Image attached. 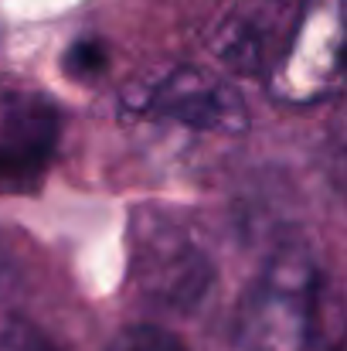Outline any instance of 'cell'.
<instances>
[{
	"label": "cell",
	"instance_id": "obj_1",
	"mask_svg": "<svg viewBox=\"0 0 347 351\" xmlns=\"http://www.w3.org/2000/svg\"><path fill=\"white\" fill-rule=\"evenodd\" d=\"M324 273L317 259L286 245L266 259L235 314L238 351H310L320 328Z\"/></svg>",
	"mask_w": 347,
	"mask_h": 351
},
{
	"label": "cell",
	"instance_id": "obj_2",
	"mask_svg": "<svg viewBox=\"0 0 347 351\" xmlns=\"http://www.w3.org/2000/svg\"><path fill=\"white\" fill-rule=\"evenodd\" d=\"M347 86V0H300L269 93L286 106H313Z\"/></svg>",
	"mask_w": 347,
	"mask_h": 351
},
{
	"label": "cell",
	"instance_id": "obj_3",
	"mask_svg": "<svg viewBox=\"0 0 347 351\" xmlns=\"http://www.w3.org/2000/svg\"><path fill=\"white\" fill-rule=\"evenodd\" d=\"M211 259L194 235L164 215H150L133 229V280L136 287L170 311H191L211 283Z\"/></svg>",
	"mask_w": 347,
	"mask_h": 351
},
{
	"label": "cell",
	"instance_id": "obj_4",
	"mask_svg": "<svg viewBox=\"0 0 347 351\" xmlns=\"http://www.w3.org/2000/svg\"><path fill=\"white\" fill-rule=\"evenodd\" d=\"M133 110L153 119H170L211 133H238L248 123L242 96L225 79L205 69H174L153 79L143 89V96L133 99Z\"/></svg>",
	"mask_w": 347,
	"mask_h": 351
},
{
	"label": "cell",
	"instance_id": "obj_5",
	"mask_svg": "<svg viewBox=\"0 0 347 351\" xmlns=\"http://www.w3.org/2000/svg\"><path fill=\"white\" fill-rule=\"evenodd\" d=\"M110 351H188L181 345V338H174L170 331L157 328V324H129L113 338Z\"/></svg>",
	"mask_w": 347,
	"mask_h": 351
},
{
	"label": "cell",
	"instance_id": "obj_6",
	"mask_svg": "<svg viewBox=\"0 0 347 351\" xmlns=\"http://www.w3.org/2000/svg\"><path fill=\"white\" fill-rule=\"evenodd\" d=\"M0 351H62L48 335H41L34 324L7 317L0 321Z\"/></svg>",
	"mask_w": 347,
	"mask_h": 351
},
{
	"label": "cell",
	"instance_id": "obj_7",
	"mask_svg": "<svg viewBox=\"0 0 347 351\" xmlns=\"http://www.w3.org/2000/svg\"><path fill=\"white\" fill-rule=\"evenodd\" d=\"M337 126H341V133L347 140V86L337 93Z\"/></svg>",
	"mask_w": 347,
	"mask_h": 351
}]
</instances>
